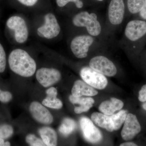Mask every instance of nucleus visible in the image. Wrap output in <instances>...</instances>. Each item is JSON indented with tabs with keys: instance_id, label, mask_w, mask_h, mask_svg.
<instances>
[{
	"instance_id": "1",
	"label": "nucleus",
	"mask_w": 146,
	"mask_h": 146,
	"mask_svg": "<svg viewBox=\"0 0 146 146\" xmlns=\"http://www.w3.org/2000/svg\"><path fill=\"white\" fill-rule=\"evenodd\" d=\"M72 23L76 27L84 29L87 34L107 41L104 23L97 13L87 11H80L73 16Z\"/></svg>"
},
{
	"instance_id": "2",
	"label": "nucleus",
	"mask_w": 146,
	"mask_h": 146,
	"mask_svg": "<svg viewBox=\"0 0 146 146\" xmlns=\"http://www.w3.org/2000/svg\"><path fill=\"white\" fill-rule=\"evenodd\" d=\"M8 63L12 72L24 77L32 76L36 70L35 60L26 51L22 49H16L11 52Z\"/></svg>"
},
{
	"instance_id": "3",
	"label": "nucleus",
	"mask_w": 146,
	"mask_h": 146,
	"mask_svg": "<svg viewBox=\"0 0 146 146\" xmlns=\"http://www.w3.org/2000/svg\"><path fill=\"white\" fill-rule=\"evenodd\" d=\"M107 45V40L91 36L85 33L74 36L71 40L70 47L76 57L83 59L88 56L92 50L106 47Z\"/></svg>"
},
{
	"instance_id": "4",
	"label": "nucleus",
	"mask_w": 146,
	"mask_h": 146,
	"mask_svg": "<svg viewBox=\"0 0 146 146\" xmlns=\"http://www.w3.org/2000/svg\"><path fill=\"white\" fill-rule=\"evenodd\" d=\"M146 36V21L132 20L126 25L122 37L119 42L120 47L126 50L133 48Z\"/></svg>"
},
{
	"instance_id": "5",
	"label": "nucleus",
	"mask_w": 146,
	"mask_h": 146,
	"mask_svg": "<svg viewBox=\"0 0 146 146\" xmlns=\"http://www.w3.org/2000/svg\"><path fill=\"white\" fill-rule=\"evenodd\" d=\"M125 16V4L124 0H111L104 23L105 31L108 37L113 35L121 26Z\"/></svg>"
},
{
	"instance_id": "6",
	"label": "nucleus",
	"mask_w": 146,
	"mask_h": 146,
	"mask_svg": "<svg viewBox=\"0 0 146 146\" xmlns=\"http://www.w3.org/2000/svg\"><path fill=\"white\" fill-rule=\"evenodd\" d=\"M44 23L37 29V35L42 38L52 39L57 37L61 31V28L57 18L53 13H47L44 16Z\"/></svg>"
},
{
	"instance_id": "7",
	"label": "nucleus",
	"mask_w": 146,
	"mask_h": 146,
	"mask_svg": "<svg viewBox=\"0 0 146 146\" xmlns=\"http://www.w3.org/2000/svg\"><path fill=\"white\" fill-rule=\"evenodd\" d=\"M89 67L106 76H114L117 72V66L114 62L107 56L102 55L91 58L89 60Z\"/></svg>"
},
{
	"instance_id": "8",
	"label": "nucleus",
	"mask_w": 146,
	"mask_h": 146,
	"mask_svg": "<svg viewBox=\"0 0 146 146\" xmlns=\"http://www.w3.org/2000/svg\"><path fill=\"white\" fill-rule=\"evenodd\" d=\"M7 26L13 31L14 38L17 43L23 44L29 38V31L25 19L18 16H13L8 18L6 22Z\"/></svg>"
},
{
	"instance_id": "9",
	"label": "nucleus",
	"mask_w": 146,
	"mask_h": 146,
	"mask_svg": "<svg viewBox=\"0 0 146 146\" xmlns=\"http://www.w3.org/2000/svg\"><path fill=\"white\" fill-rule=\"evenodd\" d=\"M80 74L84 81L94 88L102 90L107 86L108 81L105 76L90 67L84 66L82 68Z\"/></svg>"
},
{
	"instance_id": "10",
	"label": "nucleus",
	"mask_w": 146,
	"mask_h": 146,
	"mask_svg": "<svg viewBox=\"0 0 146 146\" xmlns=\"http://www.w3.org/2000/svg\"><path fill=\"white\" fill-rule=\"evenodd\" d=\"M61 77L60 72L54 68H42L36 72V80L44 87H49L57 83Z\"/></svg>"
},
{
	"instance_id": "11",
	"label": "nucleus",
	"mask_w": 146,
	"mask_h": 146,
	"mask_svg": "<svg viewBox=\"0 0 146 146\" xmlns=\"http://www.w3.org/2000/svg\"><path fill=\"white\" fill-rule=\"evenodd\" d=\"M80 123L84 137L86 141L92 143H96L101 141V132L89 118L82 117Z\"/></svg>"
},
{
	"instance_id": "12",
	"label": "nucleus",
	"mask_w": 146,
	"mask_h": 146,
	"mask_svg": "<svg viewBox=\"0 0 146 146\" xmlns=\"http://www.w3.org/2000/svg\"><path fill=\"white\" fill-rule=\"evenodd\" d=\"M141 126L135 115L128 114L125 121V123L121 135L125 141H130L141 131Z\"/></svg>"
},
{
	"instance_id": "13",
	"label": "nucleus",
	"mask_w": 146,
	"mask_h": 146,
	"mask_svg": "<svg viewBox=\"0 0 146 146\" xmlns=\"http://www.w3.org/2000/svg\"><path fill=\"white\" fill-rule=\"evenodd\" d=\"M30 112L33 117L37 122L45 125L51 124L53 117L46 108L37 102H32L29 107Z\"/></svg>"
},
{
	"instance_id": "14",
	"label": "nucleus",
	"mask_w": 146,
	"mask_h": 146,
	"mask_svg": "<svg viewBox=\"0 0 146 146\" xmlns=\"http://www.w3.org/2000/svg\"><path fill=\"white\" fill-rule=\"evenodd\" d=\"M72 95L76 97L82 96H93L98 94V92L85 82L77 80L75 82L72 89Z\"/></svg>"
},
{
	"instance_id": "15",
	"label": "nucleus",
	"mask_w": 146,
	"mask_h": 146,
	"mask_svg": "<svg viewBox=\"0 0 146 146\" xmlns=\"http://www.w3.org/2000/svg\"><path fill=\"white\" fill-rule=\"evenodd\" d=\"M124 104L122 101L115 98H111L110 100L105 101L100 105L99 109L104 114L108 115H113L116 111L122 108Z\"/></svg>"
},
{
	"instance_id": "16",
	"label": "nucleus",
	"mask_w": 146,
	"mask_h": 146,
	"mask_svg": "<svg viewBox=\"0 0 146 146\" xmlns=\"http://www.w3.org/2000/svg\"><path fill=\"white\" fill-rule=\"evenodd\" d=\"M47 96L42 102L43 105L53 109H59L63 107V103L57 98V89L54 87H50L46 90Z\"/></svg>"
},
{
	"instance_id": "17",
	"label": "nucleus",
	"mask_w": 146,
	"mask_h": 146,
	"mask_svg": "<svg viewBox=\"0 0 146 146\" xmlns=\"http://www.w3.org/2000/svg\"><path fill=\"white\" fill-rule=\"evenodd\" d=\"M91 120L100 127L105 129L110 132L114 130L113 123L110 116L100 112H94L91 115Z\"/></svg>"
},
{
	"instance_id": "18",
	"label": "nucleus",
	"mask_w": 146,
	"mask_h": 146,
	"mask_svg": "<svg viewBox=\"0 0 146 146\" xmlns=\"http://www.w3.org/2000/svg\"><path fill=\"white\" fill-rule=\"evenodd\" d=\"M39 132L42 141L46 145H57V134L53 129L48 127H44L40 129Z\"/></svg>"
},
{
	"instance_id": "19",
	"label": "nucleus",
	"mask_w": 146,
	"mask_h": 146,
	"mask_svg": "<svg viewBox=\"0 0 146 146\" xmlns=\"http://www.w3.org/2000/svg\"><path fill=\"white\" fill-rule=\"evenodd\" d=\"M145 0H127L126 15L127 14L136 15L138 14L143 8Z\"/></svg>"
},
{
	"instance_id": "20",
	"label": "nucleus",
	"mask_w": 146,
	"mask_h": 146,
	"mask_svg": "<svg viewBox=\"0 0 146 146\" xmlns=\"http://www.w3.org/2000/svg\"><path fill=\"white\" fill-rule=\"evenodd\" d=\"M76 127V124L74 120L70 118L63 119L59 127L60 133L65 137H67L72 133Z\"/></svg>"
},
{
	"instance_id": "21",
	"label": "nucleus",
	"mask_w": 146,
	"mask_h": 146,
	"mask_svg": "<svg viewBox=\"0 0 146 146\" xmlns=\"http://www.w3.org/2000/svg\"><path fill=\"white\" fill-rule=\"evenodd\" d=\"M127 112L126 110H122L116 114H113L110 116L113 123L115 130L119 129L126 119Z\"/></svg>"
},
{
	"instance_id": "22",
	"label": "nucleus",
	"mask_w": 146,
	"mask_h": 146,
	"mask_svg": "<svg viewBox=\"0 0 146 146\" xmlns=\"http://www.w3.org/2000/svg\"><path fill=\"white\" fill-rule=\"evenodd\" d=\"M70 101L73 104H78L80 106L86 105L93 104L95 101L92 98H83V97H76L71 95L69 98Z\"/></svg>"
},
{
	"instance_id": "23",
	"label": "nucleus",
	"mask_w": 146,
	"mask_h": 146,
	"mask_svg": "<svg viewBox=\"0 0 146 146\" xmlns=\"http://www.w3.org/2000/svg\"><path fill=\"white\" fill-rule=\"evenodd\" d=\"M56 2L59 7H65L70 3H74L76 7L79 9L83 8L84 6L82 0H56Z\"/></svg>"
},
{
	"instance_id": "24",
	"label": "nucleus",
	"mask_w": 146,
	"mask_h": 146,
	"mask_svg": "<svg viewBox=\"0 0 146 146\" xmlns=\"http://www.w3.org/2000/svg\"><path fill=\"white\" fill-rule=\"evenodd\" d=\"M13 127L9 125H0V138L3 139H7L13 134Z\"/></svg>"
},
{
	"instance_id": "25",
	"label": "nucleus",
	"mask_w": 146,
	"mask_h": 146,
	"mask_svg": "<svg viewBox=\"0 0 146 146\" xmlns=\"http://www.w3.org/2000/svg\"><path fill=\"white\" fill-rule=\"evenodd\" d=\"M26 141L31 146H44L46 145L42 140L36 137L34 134H29L26 137Z\"/></svg>"
},
{
	"instance_id": "26",
	"label": "nucleus",
	"mask_w": 146,
	"mask_h": 146,
	"mask_svg": "<svg viewBox=\"0 0 146 146\" xmlns=\"http://www.w3.org/2000/svg\"><path fill=\"white\" fill-rule=\"evenodd\" d=\"M6 66V55L4 48L0 43V73L5 70Z\"/></svg>"
},
{
	"instance_id": "27",
	"label": "nucleus",
	"mask_w": 146,
	"mask_h": 146,
	"mask_svg": "<svg viewBox=\"0 0 146 146\" xmlns=\"http://www.w3.org/2000/svg\"><path fill=\"white\" fill-rule=\"evenodd\" d=\"M12 98V94L8 91H2L0 89V101L3 103H7Z\"/></svg>"
},
{
	"instance_id": "28",
	"label": "nucleus",
	"mask_w": 146,
	"mask_h": 146,
	"mask_svg": "<svg viewBox=\"0 0 146 146\" xmlns=\"http://www.w3.org/2000/svg\"><path fill=\"white\" fill-rule=\"evenodd\" d=\"M92 107L93 104L86 105L76 107L74 108V112L77 114H81L82 112H87Z\"/></svg>"
},
{
	"instance_id": "29",
	"label": "nucleus",
	"mask_w": 146,
	"mask_h": 146,
	"mask_svg": "<svg viewBox=\"0 0 146 146\" xmlns=\"http://www.w3.org/2000/svg\"><path fill=\"white\" fill-rule=\"evenodd\" d=\"M17 1L25 6L33 7L36 4L38 0H17Z\"/></svg>"
},
{
	"instance_id": "30",
	"label": "nucleus",
	"mask_w": 146,
	"mask_h": 146,
	"mask_svg": "<svg viewBox=\"0 0 146 146\" xmlns=\"http://www.w3.org/2000/svg\"><path fill=\"white\" fill-rule=\"evenodd\" d=\"M138 100L141 102H146V84L142 86L139 91Z\"/></svg>"
},
{
	"instance_id": "31",
	"label": "nucleus",
	"mask_w": 146,
	"mask_h": 146,
	"mask_svg": "<svg viewBox=\"0 0 146 146\" xmlns=\"http://www.w3.org/2000/svg\"><path fill=\"white\" fill-rule=\"evenodd\" d=\"M138 14L142 20L146 21V0H145L143 8Z\"/></svg>"
},
{
	"instance_id": "32",
	"label": "nucleus",
	"mask_w": 146,
	"mask_h": 146,
	"mask_svg": "<svg viewBox=\"0 0 146 146\" xmlns=\"http://www.w3.org/2000/svg\"><path fill=\"white\" fill-rule=\"evenodd\" d=\"M11 145L9 142H5L4 139L0 138V146H9Z\"/></svg>"
},
{
	"instance_id": "33",
	"label": "nucleus",
	"mask_w": 146,
	"mask_h": 146,
	"mask_svg": "<svg viewBox=\"0 0 146 146\" xmlns=\"http://www.w3.org/2000/svg\"><path fill=\"white\" fill-rule=\"evenodd\" d=\"M121 146H136L137 145L134 143H131V142H127V143H123L121 144L120 145Z\"/></svg>"
},
{
	"instance_id": "34",
	"label": "nucleus",
	"mask_w": 146,
	"mask_h": 146,
	"mask_svg": "<svg viewBox=\"0 0 146 146\" xmlns=\"http://www.w3.org/2000/svg\"><path fill=\"white\" fill-rule=\"evenodd\" d=\"M143 108H144V109H145V110H146V102L144 103L143 105Z\"/></svg>"
},
{
	"instance_id": "35",
	"label": "nucleus",
	"mask_w": 146,
	"mask_h": 146,
	"mask_svg": "<svg viewBox=\"0 0 146 146\" xmlns=\"http://www.w3.org/2000/svg\"><path fill=\"white\" fill-rule=\"evenodd\" d=\"M94 1H97L102 2L104 1V0H94Z\"/></svg>"
}]
</instances>
